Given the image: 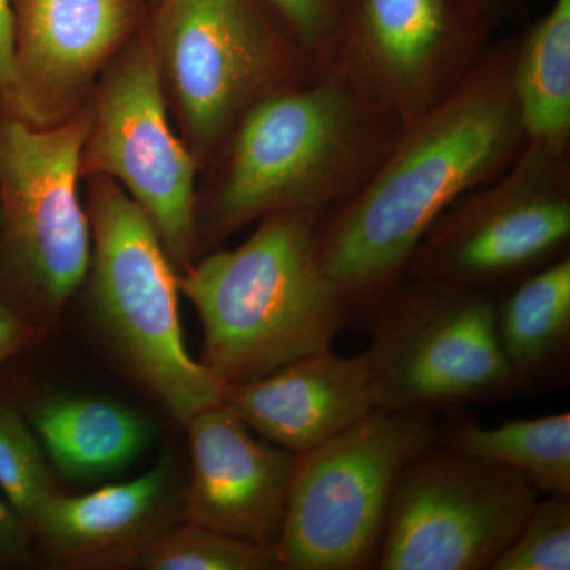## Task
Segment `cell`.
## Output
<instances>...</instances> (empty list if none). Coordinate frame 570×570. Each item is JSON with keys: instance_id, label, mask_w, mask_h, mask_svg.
Listing matches in <instances>:
<instances>
[{"instance_id": "cell-1", "label": "cell", "mask_w": 570, "mask_h": 570, "mask_svg": "<svg viewBox=\"0 0 570 570\" xmlns=\"http://www.w3.org/2000/svg\"><path fill=\"white\" fill-rule=\"evenodd\" d=\"M517 45L519 33L491 41L449 96L404 124L362 189L322 217L318 258L352 313H371L406 275L431 224L527 145L513 86Z\"/></svg>"}, {"instance_id": "cell-2", "label": "cell", "mask_w": 570, "mask_h": 570, "mask_svg": "<svg viewBox=\"0 0 570 570\" xmlns=\"http://www.w3.org/2000/svg\"><path fill=\"white\" fill-rule=\"evenodd\" d=\"M404 124L340 62L266 97L217 154L198 206V249L285 209L326 213L362 189Z\"/></svg>"}, {"instance_id": "cell-3", "label": "cell", "mask_w": 570, "mask_h": 570, "mask_svg": "<svg viewBox=\"0 0 570 570\" xmlns=\"http://www.w3.org/2000/svg\"><path fill=\"white\" fill-rule=\"evenodd\" d=\"M325 213L285 209L258 220L235 249L178 275L204 326L202 360L224 385L264 377L332 347L352 311L318 258Z\"/></svg>"}, {"instance_id": "cell-4", "label": "cell", "mask_w": 570, "mask_h": 570, "mask_svg": "<svg viewBox=\"0 0 570 570\" xmlns=\"http://www.w3.org/2000/svg\"><path fill=\"white\" fill-rule=\"evenodd\" d=\"M86 179L94 330L124 373L184 426L223 403L225 385L187 351L178 273L148 217L118 183Z\"/></svg>"}, {"instance_id": "cell-5", "label": "cell", "mask_w": 570, "mask_h": 570, "mask_svg": "<svg viewBox=\"0 0 570 570\" xmlns=\"http://www.w3.org/2000/svg\"><path fill=\"white\" fill-rule=\"evenodd\" d=\"M146 32L198 165L216 160L250 108L318 73L261 0H157Z\"/></svg>"}, {"instance_id": "cell-6", "label": "cell", "mask_w": 570, "mask_h": 570, "mask_svg": "<svg viewBox=\"0 0 570 570\" xmlns=\"http://www.w3.org/2000/svg\"><path fill=\"white\" fill-rule=\"evenodd\" d=\"M439 436L430 412L377 409L296 455L275 547L281 569H376L397 479Z\"/></svg>"}, {"instance_id": "cell-7", "label": "cell", "mask_w": 570, "mask_h": 570, "mask_svg": "<svg viewBox=\"0 0 570 570\" xmlns=\"http://www.w3.org/2000/svg\"><path fill=\"white\" fill-rule=\"evenodd\" d=\"M371 313L363 355L377 409L434 414L515 395L491 292L403 277Z\"/></svg>"}, {"instance_id": "cell-8", "label": "cell", "mask_w": 570, "mask_h": 570, "mask_svg": "<svg viewBox=\"0 0 570 570\" xmlns=\"http://www.w3.org/2000/svg\"><path fill=\"white\" fill-rule=\"evenodd\" d=\"M570 153L527 142L431 224L409 279L494 294L570 254Z\"/></svg>"}, {"instance_id": "cell-9", "label": "cell", "mask_w": 570, "mask_h": 570, "mask_svg": "<svg viewBox=\"0 0 570 570\" xmlns=\"http://www.w3.org/2000/svg\"><path fill=\"white\" fill-rule=\"evenodd\" d=\"M91 102L55 126L0 118L3 254L28 318L45 328L86 283L91 225L81 204V156Z\"/></svg>"}, {"instance_id": "cell-10", "label": "cell", "mask_w": 570, "mask_h": 570, "mask_svg": "<svg viewBox=\"0 0 570 570\" xmlns=\"http://www.w3.org/2000/svg\"><path fill=\"white\" fill-rule=\"evenodd\" d=\"M81 176H107L122 187L159 235L176 273L198 250V165L168 119V104L145 28L100 75Z\"/></svg>"}, {"instance_id": "cell-11", "label": "cell", "mask_w": 570, "mask_h": 570, "mask_svg": "<svg viewBox=\"0 0 570 570\" xmlns=\"http://www.w3.org/2000/svg\"><path fill=\"white\" fill-rule=\"evenodd\" d=\"M538 499L519 472L434 444L397 479L376 569L490 570Z\"/></svg>"}, {"instance_id": "cell-12", "label": "cell", "mask_w": 570, "mask_h": 570, "mask_svg": "<svg viewBox=\"0 0 570 570\" xmlns=\"http://www.w3.org/2000/svg\"><path fill=\"white\" fill-rule=\"evenodd\" d=\"M494 29L478 0H341L333 62L407 124L468 77Z\"/></svg>"}, {"instance_id": "cell-13", "label": "cell", "mask_w": 570, "mask_h": 570, "mask_svg": "<svg viewBox=\"0 0 570 570\" xmlns=\"http://www.w3.org/2000/svg\"><path fill=\"white\" fill-rule=\"evenodd\" d=\"M14 107L32 126L66 121L145 28L149 0H10Z\"/></svg>"}, {"instance_id": "cell-14", "label": "cell", "mask_w": 570, "mask_h": 570, "mask_svg": "<svg viewBox=\"0 0 570 570\" xmlns=\"http://www.w3.org/2000/svg\"><path fill=\"white\" fill-rule=\"evenodd\" d=\"M190 474L183 521L275 549L283 532L296 455L255 434L224 403L184 425Z\"/></svg>"}, {"instance_id": "cell-15", "label": "cell", "mask_w": 570, "mask_h": 570, "mask_svg": "<svg viewBox=\"0 0 570 570\" xmlns=\"http://www.w3.org/2000/svg\"><path fill=\"white\" fill-rule=\"evenodd\" d=\"M184 483L165 452L127 482L77 497L56 491L33 517L36 551L56 569H142L153 547L183 521Z\"/></svg>"}, {"instance_id": "cell-16", "label": "cell", "mask_w": 570, "mask_h": 570, "mask_svg": "<svg viewBox=\"0 0 570 570\" xmlns=\"http://www.w3.org/2000/svg\"><path fill=\"white\" fill-rule=\"evenodd\" d=\"M223 403L258 436L299 455L377 411L365 355L332 348L225 385Z\"/></svg>"}, {"instance_id": "cell-17", "label": "cell", "mask_w": 570, "mask_h": 570, "mask_svg": "<svg viewBox=\"0 0 570 570\" xmlns=\"http://www.w3.org/2000/svg\"><path fill=\"white\" fill-rule=\"evenodd\" d=\"M31 426L51 466L73 482L121 474L151 448L156 426L137 409L107 397H45Z\"/></svg>"}, {"instance_id": "cell-18", "label": "cell", "mask_w": 570, "mask_h": 570, "mask_svg": "<svg viewBox=\"0 0 570 570\" xmlns=\"http://www.w3.org/2000/svg\"><path fill=\"white\" fill-rule=\"evenodd\" d=\"M497 299L499 346L517 392L564 373L570 354V254L510 285Z\"/></svg>"}, {"instance_id": "cell-19", "label": "cell", "mask_w": 570, "mask_h": 570, "mask_svg": "<svg viewBox=\"0 0 570 570\" xmlns=\"http://www.w3.org/2000/svg\"><path fill=\"white\" fill-rule=\"evenodd\" d=\"M513 86L527 142L570 153V0L519 33Z\"/></svg>"}, {"instance_id": "cell-20", "label": "cell", "mask_w": 570, "mask_h": 570, "mask_svg": "<svg viewBox=\"0 0 570 570\" xmlns=\"http://www.w3.org/2000/svg\"><path fill=\"white\" fill-rule=\"evenodd\" d=\"M438 444L512 469L539 494L570 497L569 412L509 420L494 428L461 422L441 431Z\"/></svg>"}, {"instance_id": "cell-21", "label": "cell", "mask_w": 570, "mask_h": 570, "mask_svg": "<svg viewBox=\"0 0 570 570\" xmlns=\"http://www.w3.org/2000/svg\"><path fill=\"white\" fill-rule=\"evenodd\" d=\"M142 569L275 570L281 564L273 547L181 521L153 547Z\"/></svg>"}, {"instance_id": "cell-22", "label": "cell", "mask_w": 570, "mask_h": 570, "mask_svg": "<svg viewBox=\"0 0 570 570\" xmlns=\"http://www.w3.org/2000/svg\"><path fill=\"white\" fill-rule=\"evenodd\" d=\"M52 469L32 426L0 404V493L31 528L33 517L56 493Z\"/></svg>"}, {"instance_id": "cell-23", "label": "cell", "mask_w": 570, "mask_h": 570, "mask_svg": "<svg viewBox=\"0 0 570 570\" xmlns=\"http://www.w3.org/2000/svg\"><path fill=\"white\" fill-rule=\"evenodd\" d=\"M570 497L535 501L523 527L490 570H569Z\"/></svg>"}, {"instance_id": "cell-24", "label": "cell", "mask_w": 570, "mask_h": 570, "mask_svg": "<svg viewBox=\"0 0 570 570\" xmlns=\"http://www.w3.org/2000/svg\"><path fill=\"white\" fill-rule=\"evenodd\" d=\"M314 70L335 61L341 0H261Z\"/></svg>"}, {"instance_id": "cell-25", "label": "cell", "mask_w": 570, "mask_h": 570, "mask_svg": "<svg viewBox=\"0 0 570 570\" xmlns=\"http://www.w3.org/2000/svg\"><path fill=\"white\" fill-rule=\"evenodd\" d=\"M36 553L31 528L0 493V570L24 568Z\"/></svg>"}, {"instance_id": "cell-26", "label": "cell", "mask_w": 570, "mask_h": 570, "mask_svg": "<svg viewBox=\"0 0 570 570\" xmlns=\"http://www.w3.org/2000/svg\"><path fill=\"white\" fill-rule=\"evenodd\" d=\"M43 337V328L0 299V367Z\"/></svg>"}, {"instance_id": "cell-27", "label": "cell", "mask_w": 570, "mask_h": 570, "mask_svg": "<svg viewBox=\"0 0 570 570\" xmlns=\"http://www.w3.org/2000/svg\"><path fill=\"white\" fill-rule=\"evenodd\" d=\"M0 102L3 110L13 112V24H11L10 0H0Z\"/></svg>"}, {"instance_id": "cell-28", "label": "cell", "mask_w": 570, "mask_h": 570, "mask_svg": "<svg viewBox=\"0 0 570 570\" xmlns=\"http://www.w3.org/2000/svg\"><path fill=\"white\" fill-rule=\"evenodd\" d=\"M478 2L487 11L491 21L497 24V28L505 18L515 14L521 6V0H478Z\"/></svg>"}, {"instance_id": "cell-29", "label": "cell", "mask_w": 570, "mask_h": 570, "mask_svg": "<svg viewBox=\"0 0 570 570\" xmlns=\"http://www.w3.org/2000/svg\"><path fill=\"white\" fill-rule=\"evenodd\" d=\"M149 2H151V6H154V3L157 2V0H149Z\"/></svg>"}]
</instances>
